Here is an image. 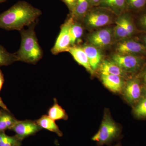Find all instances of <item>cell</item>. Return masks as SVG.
<instances>
[{
  "label": "cell",
  "mask_w": 146,
  "mask_h": 146,
  "mask_svg": "<svg viewBox=\"0 0 146 146\" xmlns=\"http://www.w3.org/2000/svg\"><path fill=\"white\" fill-rule=\"evenodd\" d=\"M42 12L29 3L20 1L0 14V28L19 31L36 23Z\"/></svg>",
  "instance_id": "obj_1"
},
{
  "label": "cell",
  "mask_w": 146,
  "mask_h": 146,
  "mask_svg": "<svg viewBox=\"0 0 146 146\" xmlns=\"http://www.w3.org/2000/svg\"><path fill=\"white\" fill-rule=\"evenodd\" d=\"M35 23L32 24L27 29L20 31L21 36V47L16 53L19 61L29 64H36L42 59L43 52L36 37Z\"/></svg>",
  "instance_id": "obj_2"
},
{
  "label": "cell",
  "mask_w": 146,
  "mask_h": 146,
  "mask_svg": "<svg viewBox=\"0 0 146 146\" xmlns=\"http://www.w3.org/2000/svg\"><path fill=\"white\" fill-rule=\"evenodd\" d=\"M117 16L111 11L100 6L93 7L82 21L84 27L90 30L105 27L115 23Z\"/></svg>",
  "instance_id": "obj_3"
},
{
  "label": "cell",
  "mask_w": 146,
  "mask_h": 146,
  "mask_svg": "<svg viewBox=\"0 0 146 146\" xmlns=\"http://www.w3.org/2000/svg\"><path fill=\"white\" fill-rule=\"evenodd\" d=\"M121 133L120 126L111 117L109 110H105L101 124L98 131L92 138L98 146L110 143L119 136Z\"/></svg>",
  "instance_id": "obj_4"
},
{
  "label": "cell",
  "mask_w": 146,
  "mask_h": 146,
  "mask_svg": "<svg viewBox=\"0 0 146 146\" xmlns=\"http://www.w3.org/2000/svg\"><path fill=\"white\" fill-rule=\"evenodd\" d=\"M109 59L131 76L137 74L146 63V56L115 52L110 55Z\"/></svg>",
  "instance_id": "obj_5"
},
{
  "label": "cell",
  "mask_w": 146,
  "mask_h": 146,
  "mask_svg": "<svg viewBox=\"0 0 146 146\" xmlns=\"http://www.w3.org/2000/svg\"><path fill=\"white\" fill-rule=\"evenodd\" d=\"M113 28L115 42L133 37L139 31L136 23L128 11L117 16Z\"/></svg>",
  "instance_id": "obj_6"
},
{
  "label": "cell",
  "mask_w": 146,
  "mask_h": 146,
  "mask_svg": "<svg viewBox=\"0 0 146 146\" xmlns=\"http://www.w3.org/2000/svg\"><path fill=\"white\" fill-rule=\"evenodd\" d=\"M88 44L100 49H105L115 42L113 28L105 27L89 33L86 37Z\"/></svg>",
  "instance_id": "obj_7"
},
{
  "label": "cell",
  "mask_w": 146,
  "mask_h": 146,
  "mask_svg": "<svg viewBox=\"0 0 146 146\" xmlns=\"http://www.w3.org/2000/svg\"><path fill=\"white\" fill-rule=\"evenodd\" d=\"M144 85L140 79L135 75L126 80L123 90L124 98L127 102L133 106L143 97Z\"/></svg>",
  "instance_id": "obj_8"
},
{
  "label": "cell",
  "mask_w": 146,
  "mask_h": 146,
  "mask_svg": "<svg viewBox=\"0 0 146 146\" xmlns=\"http://www.w3.org/2000/svg\"><path fill=\"white\" fill-rule=\"evenodd\" d=\"M115 53L146 56V48L138 39L127 38L116 42Z\"/></svg>",
  "instance_id": "obj_9"
},
{
  "label": "cell",
  "mask_w": 146,
  "mask_h": 146,
  "mask_svg": "<svg viewBox=\"0 0 146 146\" xmlns=\"http://www.w3.org/2000/svg\"><path fill=\"white\" fill-rule=\"evenodd\" d=\"M74 19L69 16L60 27V30L54 46L51 50L52 53L57 55L61 52H68L71 46L70 29Z\"/></svg>",
  "instance_id": "obj_10"
},
{
  "label": "cell",
  "mask_w": 146,
  "mask_h": 146,
  "mask_svg": "<svg viewBox=\"0 0 146 146\" xmlns=\"http://www.w3.org/2000/svg\"><path fill=\"white\" fill-rule=\"evenodd\" d=\"M42 129V128L37 124L36 121L26 120H18L11 130L15 132V135L23 141L25 138L34 135Z\"/></svg>",
  "instance_id": "obj_11"
},
{
  "label": "cell",
  "mask_w": 146,
  "mask_h": 146,
  "mask_svg": "<svg viewBox=\"0 0 146 146\" xmlns=\"http://www.w3.org/2000/svg\"><path fill=\"white\" fill-rule=\"evenodd\" d=\"M100 78L104 85L115 93L122 92L126 80L122 77L115 75L100 74Z\"/></svg>",
  "instance_id": "obj_12"
},
{
  "label": "cell",
  "mask_w": 146,
  "mask_h": 146,
  "mask_svg": "<svg viewBox=\"0 0 146 146\" xmlns=\"http://www.w3.org/2000/svg\"><path fill=\"white\" fill-rule=\"evenodd\" d=\"M88 57L89 64L94 72L99 68L102 60H103V54L102 50L88 44L82 46Z\"/></svg>",
  "instance_id": "obj_13"
},
{
  "label": "cell",
  "mask_w": 146,
  "mask_h": 146,
  "mask_svg": "<svg viewBox=\"0 0 146 146\" xmlns=\"http://www.w3.org/2000/svg\"><path fill=\"white\" fill-rule=\"evenodd\" d=\"M100 74L115 75L122 77L126 80L132 76L129 75L117 64L108 59H103L98 68Z\"/></svg>",
  "instance_id": "obj_14"
},
{
  "label": "cell",
  "mask_w": 146,
  "mask_h": 146,
  "mask_svg": "<svg viewBox=\"0 0 146 146\" xmlns=\"http://www.w3.org/2000/svg\"><path fill=\"white\" fill-rule=\"evenodd\" d=\"M68 52L70 54L79 65L85 68L87 72L91 74H94V72L90 66L88 57L82 46L76 45L71 46L68 50Z\"/></svg>",
  "instance_id": "obj_15"
},
{
  "label": "cell",
  "mask_w": 146,
  "mask_h": 146,
  "mask_svg": "<svg viewBox=\"0 0 146 146\" xmlns=\"http://www.w3.org/2000/svg\"><path fill=\"white\" fill-rule=\"evenodd\" d=\"M99 6L109 9L117 16L129 10L126 0H102Z\"/></svg>",
  "instance_id": "obj_16"
},
{
  "label": "cell",
  "mask_w": 146,
  "mask_h": 146,
  "mask_svg": "<svg viewBox=\"0 0 146 146\" xmlns=\"http://www.w3.org/2000/svg\"><path fill=\"white\" fill-rule=\"evenodd\" d=\"M92 7L89 0H78L75 7L70 13V16L72 18L74 21L82 22Z\"/></svg>",
  "instance_id": "obj_17"
},
{
  "label": "cell",
  "mask_w": 146,
  "mask_h": 146,
  "mask_svg": "<svg viewBox=\"0 0 146 146\" xmlns=\"http://www.w3.org/2000/svg\"><path fill=\"white\" fill-rule=\"evenodd\" d=\"M35 121L37 124L42 129H45L56 133L59 137L63 136V133L59 129L55 121L51 119L48 115H42L41 117Z\"/></svg>",
  "instance_id": "obj_18"
},
{
  "label": "cell",
  "mask_w": 146,
  "mask_h": 146,
  "mask_svg": "<svg viewBox=\"0 0 146 146\" xmlns=\"http://www.w3.org/2000/svg\"><path fill=\"white\" fill-rule=\"evenodd\" d=\"M84 29V27L82 22L74 20L70 29L71 46L77 45L81 40L83 35Z\"/></svg>",
  "instance_id": "obj_19"
},
{
  "label": "cell",
  "mask_w": 146,
  "mask_h": 146,
  "mask_svg": "<svg viewBox=\"0 0 146 146\" xmlns=\"http://www.w3.org/2000/svg\"><path fill=\"white\" fill-rule=\"evenodd\" d=\"M18 121L10 111L1 110L0 131H5L7 129L11 130Z\"/></svg>",
  "instance_id": "obj_20"
},
{
  "label": "cell",
  "mask_w": 146,
  "mask_h": 146,
  "mask_svg": "<svg viewBox=\"0 0 146 146\" xmlns=\"http://www.w3.org/2000/svg\"><path fill=\"white\" fill-rule=\"evenodd\" d=\"M48 114V116L54 121L60 119L66 120L68 118L65 110L58 104L56 98L54 99V104L49 109Z\"/></svg>",
  "instance_id": "obj_21"
},
{
  "label": "cell",
  "mask_w": 146,
  "mask_h": 146,
  "mask_svg": "<svg viewBox=\"0 0 146 146\" xmlns=\"http://www.w3.org/2000/svg\"><path fill=\"white\" fill-rule=\"evenodd\" d=\"M19 61L16 53L9 52L2 45H0V67L8 66L16 61Z\"/></svg>",
  "instance_id": "obj_22"
},
{
  "label": "cell",
  "mask_w": 146,
  "mask_h": 146,
  "mask_svg": "<svg viewBox=\"0 0 146 146\" xmlns=\"http://www.w3.org/2000/svg\"><path fill=\"white\" fill-rule=\"evenodd\" d=\"M22 141L16 135L9 136L5 131H0V146H21Z\"/></svg>",
  "instance_id": "obj_23"
},
{
  "label": "cell",
  "mask_w": 146,
  "mask_h": 146,
  "mask_svg": "<svg viewBox=\"0 0 146 146\" xmlns=\"http://www.w3.org/2000/svg\"><path fill=\"white\" fill-rule=\"evenodd\" d=\"M133 112L138 119L146 118V97H143L133 106Z\"/></svg>",
  "instance_id": "obj_24"
},
{
  "label": "cell",
  "mask_w": 146,
  "mask_h": 146,
  "mask_svg": "<svg viewBox=\"0 0 146 146\" xmlns=\"http://www.w3.org/2000/svg\"><path fill=\"white\" fill-rule=\"evenodd\" d=\"M129 10L141 11L146 7V0H126Z\"/></svg>",
  "instance_id": "obj_25"
},
{
  "label": "cell",
  "mask_w": 146,
  "mask_h": 146,
  "mask_svg": "<svg viewBox=\"0 0 146 146\" xmlns=\"http://www.w3.org/2000/svg\"><path fill=\"white\" fill-rule=\"evenodd\" d=\"M135 23L139 31L146 33V12L140 14Z\"/></svg>",
  "instance_id": "obj_26"
},
{
  "label": "cell",
  "mask_w": 146,
  "mask_h": 146,
  "mask_svg": "<svg viewBox=\"0 0 146 146\" xmlns=\"http://www.w3.org/2000/svg\"><path fill=\"white\" fill-rule=\"evenodd\" d=\"M136 75L140 79L144 86H146V63L141 70Z\"/></svg>",
  "instance_id": "obj_27"
},
{
  "label": "cell",
  "mask_w": 146,
  "mask_h": 146,
  "mask_svg": "<svg viewBox=\"0 0 146 146\" xmlns=\"http://www.w3.org/2000/svg\"><path fill=\"white\" fill-rule=\"evenodd\" d=\"M68 7L70 12H71L74 10L75 7L78 0H61Z\"/></svg>",
  "instance_id": "obj_28"
},
{
  "label": "cell",
  "mask_w": 146,
  "mask_h": 146,
  "mask_svg": "<svg viewBox=\"0 0 146 146\" xmlns=\"http://www.w3.org/2000/svg\"><path fill=\"white\" fill-rule=\"evenodd\" d=\"M138 40L144 45L146 48V33H142V34L140 35Z\"/></svg>",
  "instance_id": "obj_29"
},
{
  "label": "cell",
  "mask_w": 146,
  "mask_h": 146,
  "mask_svg": "<svg viewBox=\"0 0 146 146\" xmlns=\"http://www.w3.org/2000/svg\"><path fill=\"white\" fill-rule=\"evenodd\" d=\"M4 81V76L3 74L2 71L0 69V92L2 88Z\"/></svg>",
  "instance_id": "obj_30"
},
{
  "label": "cell",
  "mask_w": 146,
  "mask_h": 146,
  "mask_svg": "<svg viewBox=\"0 0 146 146\" xmlns=\"http://www.w3.org/2000/svg\"><path fill=\"white\" fill-rule=\"evenodd\" d=\"M102 0H89L93 7L99 6Z\"/></svg>",
  "instance_id": "obj_31"
},
{
  "label": "cell",
  "mask_w": 146,
  "mask_h": 146,
  "mask_svg": "<svg viewBox=\"0 0 146 146\" xmlns=\"http://www.w3.org/2000/svg\"><path fill=\"white\" fill-rule=\"evenodd\" d=\"M0 107L2 108V109L4 110H6V111H9V110L8 108H7V106L3 102L1 97H0Z\"/></svg>",
  "instance_id": "obj_32"
},
{
  "label": "cell",
  "mask_w": 146,
  "mask_h": 146,
  "mask_svg": "<svg viewBox=\"0 0 146 146\" xmlns=\"http://www.w3.org/2000/svg\"><path fill=\"white\" fill-rule=\"evenodd\" d=\"M143 97H146V86H144Z\"/></svg>",
  "instance_id": "obj_33"
},
{
  "label": "cell",
  "mask_w": 146,
  "mask_h": 146,
  "mask_svg": "<svg viewBox=\"0 0 146 146\" xmlns=\"http://www.w3.org/2000/svg\"><path fill=\"white\" fill-rule=\"evenodd\" d=\"M6 1V0H0V3L4 2Z\"/></svg>",
  "instance_id": "obj_34"
},
{
  "label": "cell",
  "mask_w": 146,
  "mask_h": 146,
  "mask_svg": "<svg viewBox=\"0 0 146 146\" xmlns=\"http://www.w3.org/2000/svg\"><path fill=\"white\" fill-rule=\"evenodd\" d=\"M114 146H121V144H120V143H119L117 144V145H115Z\"/></svg>",
  "instance_id": "obj_35"
},
{
  "label": "cell",
  "mask_w": 146,
  "mask_h": 146,
  "mask_svg": "<svg viewBox=\"0 0 146 146\" xmlns=\"http://www.w3.org/2000/svg\"><path fill=\"white\" fill-rule=\"evenodd\" d=\"M0 113H1V110H0Z\"/></svg>",
  "instance_id": "obj_36"
}]
</instances>
